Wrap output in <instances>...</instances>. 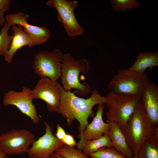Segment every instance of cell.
Returning <instances> with one entry per match:
<instances>
[{
	"mask_svg": "<svg viewBox=\"0 0 158 158\" xmlns=\"http://www.w3.org/2000/svg\"><path fill=\"white\" fill-rule=\"evenodd\" d=\"M91 96L87 99L76 96L71 91H63L58 113L66 120L67 124L71 125L75 119L79 122V130L81 136L88 124L89 117H94V112L92 109L97 104L106 103V97L101 95L96 89L91 92Z\"/></svg>",
	"mask_w": 158,
	"mask_h": 158,
	"instance_id": "obj_1",
	"label": "cell"
},
{
	"mask_svg": "<svg viewBox=\"0 0 158 158\" xmlns=\"http://www.w3.org/2000/svg\"><path fill=\"white\" fill-rule=\"evenodd\" d=\"M121 130L134 155H137L144 142L158 136V126L155 125L148 117L140 99L130 120Z\"/></svg>",
	"mask_w": 158,
	"mask_h": 158,
	"instance_id": "obj_2",
	"label": "cell"
},
{
	"mask_svg": "<svg viewBox=\"0 0 158 158\" xmlns=\"http://www.w3.org/2000/svg\"><path fill=\"white\" fill-rule=\"evenodd\" d=\"M89 69V65L86 59L77 60L70 53L64 54L60 78L64 90L71 91L74 89L76 93L81 95L88 94L90 92V85L87 83H80L79 76L80 73L87 74Z\"/></svg>",
	"mask_w": 158,
	"mask_h": 158,
	"instance_id": "obj_3",
	"label": "cell"
},
{
	"mask_svg": "<svg viewBox=\"0 0 158 158\" xmlns=\"http://www.w3.org/2000/svg\"><path fill=\"white\" fill-rule=\"evenodd\" d=\"M106 97L107 121L116 122L122 129L130 120L140 98L111 92Z\"/></svg>",
	"mask_w": 158,
	"mask_h": 158,
	"instance_id": "obj_4",
	"label": "cell"
},
{
	"mask_svg": "<svg viewBox=\"0 0 158 158\" xmlns=\"http://www.w3.org/2000/svg\"><path fill=\"white\" fill-rule=\"evenodd\" d=\"M149 80L145 73H140L127 69H119L109 83V92L140 98Z\"/></svg>",
	"mask_w": 158,
	"mask_h": 158,
	"instance_id": "obj_5",
	"label": "cell"
},
{
	"mask_svg": "<svg viewBox=\"0 0 158 158\" xmlns=\"http://www.w3.org/2000/svg\"><path fill=\"white\" fill-rule=\"evenodd\" d=\"M63 55L57 48L50 51H40L35 54L32 60L34 72L41 78L47 77L56 81L61 76Z\"/></svg>",
	"mask_w": 158,
	"mask_h": 158,
	"instance_id": "obj_6",
	"label": "cell"
},
{
	"mask_svg": "<svg viewBox=\"0 0 158 158\" xmlns=\"http://www.w3.org/2000/svg\"><path fill=\"white\" fill-rule=\"evenodd\" d=\"M35 140L34 135L27 129H13L0 135V149L6 154H23Z\"/></svg>",
	"mask_w": 158,
	"mask_h": 158,
	"instance_id": "obj_7",
	"label": "cell"
},
{
	"mask_svg": "<svg viewBox=\"0 0 158 158\" xmlns=\"http://www.w3.org/2000/svg\"><path fill=\"white\" fill-rule=\"evenodd\" d=\"M45 4L56 10L58 13L57 18L63 24L69 36L74 37L82 34L83 29L78 23L74 14V9L78 4L77 1L49 0Z\"/></svg>",
	"mask_w": 158,
	"mask_h": 158,
	"instance_id": "obj_8",
	"label": "cell"
},
{
	"mask_svg": "<svg viewBox=\"0 0 158 158\" xmlns=\"http://www.w3.org/2000/svg\"><path fill=\"white\" fill-rule=\"evenodd\" d=\"M64 90L56 81L47 77L41 78L31 90V95L33 99H39L44 101L49 111L58 113Z\"/></svg>",
	"mask_w": 158,
	"mask_h": 158,
	"instance_id": "obj_9",
	"label": "cell"
},
{
	"mask_svg": "<svg viewBox=\"0 0 158 158\" xmlns=\"http://www.w3.org/2000/svg\"><path fill=\"white\" fill-rule=\"evenodd\" d=\"M31 91L30 88L25 87L20 92L9 90L5 94L3 103L5 106H15L22 113L30 118L33 123L36 124L40 118L32 103Z\"/></svg>",
	"mask_w": 158,
	"mask_h": 158,
	"instance_id": "obj_10",
	"label": "cell"
},
{
	"mask_svg": "<svg viewBox=\"0 0 158 158\" xmlns=\"http://www.w3.org/2000/svg\"><path fill=\"white\" fill-rule=\"evenodd\" d=\"M44 123L45 133L33 142L27 153L30 158H48L64 145L53 135L52 127L45 121Z\"/></svg>",
	"mask_w": 158,
	"mask_h": 158,
	"instance_id": "obj_11",
	"label": "cell"
},
{
	"mask_svg": "<svg viewBox=\"0 0 158 158\" xmlns=\"http://www.w3.org/2000/svg\"><path fill=\"white\" fill-rule=\"evenodd\" d=\"M28 16L21 12L13 13L5 16V22L11 27L15 25L22 27L35 43V46L46 42L50 37L49 29L46 26L30 25L27 22Z\"/></svg>",
	"mask_w": 158,
	"mask_h": 158,
	"instance_id": "obj_12",
	"label": "cell"
},
{
	"mask_svg": "<svg viewBox=\"0 0 158 158\" xmlns=\"http://www.w3.org/2000/svg\"><path fill=\"white\" fill-rule=\"evenodd\" d=\"M144 110L151 121L158 125V86L149 81L141 96Z\"/></svg>",
	"mask_w": 158,
	"mask_h": 158,
	"instance_id": "obj_13",
	"label": "cell"
},
{
	"mask_svg": "<svg viewBox=\"0 0 158 158\" xmlns=\"http://www.w3.org/2000/svg\"><path fill=\"white\" fill-rule=\"evenodd\" d=\"M103 104L98 105L95 116L90 124H88L82 135L79 137V141H88L97 139L103 135H108L110 124L104 122L102 117Z\"/></svg>",
	"mask_w": 158,
	"mask_h": 158,
	"instance_id": "obj_14",
	"label": "cell"
},
{
	"mask_svg": "<svg viewBox=\"0 0 158 158\" xmlns=\"http://www.w3.org/2000/svg\"><path fill=\"white\" fill-rule=\"evenodd\" d=\"M107 122L110 124L108 135L112 147L126 158H131L134 154L121 128L114 122Z\"/></svg>",
	"mask_w": 158,
	"mask_h": 158,
	"instance_id": "obj_15",
	"label": "cell"
},
{
	"mask_svg": "<svg viewBox=\"0 0 158 158\" xmlns=\"http://www.w3.org/2000/svg\"><path fill=\"white\" fill-rule=\"evenodd\" d=\"M12 27L13 33L9 49L4 56L8 63H10L16 52L22 47L28 46L31 47L35 46L33 41L25 32L23 28L19 25Z\"/></svg>",
	"mask_w": 158,
	"mask_h": 158,
	"instance_id": "obj_16",
	"label": "cell"
},
{
	"mask_svg": "<svg viewBox=\"0 0 158 158\" xmlns=\"http://www.w3.org/2000/svg\"><path fill=\"white\" fill-rule=\"evenodd\" d=\"M158 65V53L156 51H149L140 53L137 56L133 64L128 68L140 73H145L146 69H152Z\"/></svg>",
	"mask_w": 158,
	"mask_h": 158,
	"instance_id": "obj_17",
	"label": "cell"
},
{
	"mask_svg": "<svg viewBox=\"0 0 158 158\" xmlns=\"http://www.w3.org/2000/svg\"><path fill=\"white\" fill-rule=\"evenodd\" d=\"M77 146L78 149L86 155L95 152L104 147H112L108 135H103L95 139L79 141Z\"/></svg>",
	"mask_w": 158,
	"mask_h": 158,
	"instance_id": "obj_18",
	"label": "cell"
},
{
	"mask_svg": "<svg viewBox=\"0 0 158 158\" xmlns=\"http://www.w3.org/2000/svg\"><path fill=\"white\" fill-rule=\"evenodd\" d=\"M137 155L140 158H158V136L144 142Z\"/></svg>",
	"mask_w": 158,
	"mask_h": 158,
	"instance_id": "obj_19",
	"label": "cell"
},
{
	"mask_svg": "<svg viewBox=\"0 0 158 158\" xmlns=\"http://www.w3.org/2000/svg\"><path fill=\"white\" fill-rule=\"evenodd\" d=\"M11 27L5 23L0 30V56H4L10 48L13 35L8 34Z\"/></svg>",
	"mask_w": 158,
	"mask_h": 158,
	"instance_id": "obj_20",
	"label": "cell"
},
{
	"mask_svg": "<svg viewBox=\"0 0 158 158\" xmlns=\"http://www.w3.org/2000/svg\"><path fill=\"white\" fill-rule=\"evenodd\" d=\"M88 155L91 158H126L112 147H104Z\"/></svg>",
	"mask_w": 158,
	"mask_h": 158,
	"instance_id": "obj_21",
	"label": "cell"
},
{
	"mask_svg": "<svg viewBox=\"0 0 158 158\" xmlns=\"http://www.w3.org/2000/svg\"><path fill=\"white\" fill-rule=\"evenodd\" d=\"M111 2L113 9L116 11H130L137 7H143L136 0H112Z\"/></svg>",
	"mask_w": 158,
	"mask_h": 158,
	"instance_id": "obj_22",
	"label": "cell"
},
{
	"mask_svg": "<svg viewBox=\"0 0 158 158\" xmlns=\"http://www.w3.org/2000/svg\"><path fill=\"white\" fill-rule=\"evenodd\" d=\"M56 152L62 155L65 158H89L87 155L80 150L65 145L57 150Z\"/></svg>",
	"mask_w": 158,
	"mask_h": 158,
	"instance_id": "obj_23",
	"label": "cell"
},
{
	"mask_svg": "<svg viewBox=\"0 0 158 158\" xmlns=\"http://www.w3.org/2000/svg\"><path fill=\"white\" fill-rule=\"evenodd\" d=\"M11 0H0V28L4 25L5 22L4 13L10 8Z\"/></svg>",
	"mask_w": 158,
	"mask_h": 158,
	"instance_id": "obj_24",
	"label": "cell"
},
{
	"mask_svg": "<svg viewBox=\"0 0 158 158\" xmlns=\"http://www.w3.org/2000/svg\"><path fill=\"white\" fill-rule=\"evenodd\" d=\"M61 141L65 145L71 147H74L78 144L73 135L69 133H66Z\"/></svg>",
	"mask_w": 158,
	"mask_h": 158,
	"instance_id": "obj_25",
	"label": "cell"
},
{
	"mask_svg": "<svg viewBox=\"0 0 158 158\" xmlns=\"http://www.w3.org/2000/svg\"><path fill=\"white\" fill-rule=\"evenodd\" d=\"M66 134L65 131L59 124L56 126V131L55 136L59 140L61 141Z\"/></svg>",
	"mask_w": 158,
	"mask_h": 158,
	"instance_id": "obj_26",
	"label": "cell"
},
{
	"mask_svg": "<svg viewBox=\"0 0 158 158\" xmlns=\"http://www.w3.org/2000/svg\"><path fill=\"white\" fill-rule=\"evenodd\" d=\"M48 158H65L62 155L56 153H53Z\"/></svg>",
	"mask_w": 158,
	"mask_h": 158,
	"instance_id": "obj_27",
	"label": "cell"
},
{
	"mask_svg": "<svg viewBox=\"0 0 158 158\" xmlns=\"http://www.w3.org/2000/svg\"><path fill=\"white\" fill-rule=\"evenodd\" d=\"M6 155L3 153L0 149V158H7Z\"/></svg>",
	"mask_w": 158,
	"mask_h": 158,
	"instance_id": "obj_28",
	"label": "cell"
},
{
	"mask_svg": "<svg viewBox=\"0 0 158 158\" xmlns=\"http://www.w3.org/2000/svg\"><path fill=\"white\" fill-rule=\"evenodd\" d=\"M131 158H140L137 155H134Z\"/></svg>",
	"mask_w": 158,
	"mask_h": 158,
	"instance_id": "obj_29",
	"label": "cell"
},
{
	"mask_svg": "<svg viewBox=\"0 0 158 158\" xmlns=\"http://www.w3.org/2000/svg\"><path fill=\"white\" fill-rule=\"evenodd\" d=\"M24 158H30V157H24Z\"/></svg>",
	"mask_w": 158,
	"mask_h": 158,
	"instance_id": "obj_30",
	"label": "cell"
}]
</instances>
